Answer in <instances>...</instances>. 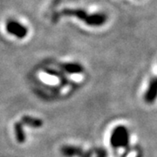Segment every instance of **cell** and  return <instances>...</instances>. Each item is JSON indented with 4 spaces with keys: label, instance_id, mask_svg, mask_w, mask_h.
Instances as JSON below:
<instances>
[{
    "label": "cell",
    "instance_id": "obj_1",
    "mask_svg": "<svg viewBox=\"0 0 157 157\" xmlns=\"http://www.w3.org/2000/svg\"><path fill=\"white\" fill-rule=\"evenodd\" d=\"M110 143L114 148L127 147L129 143V133L124 126H118L113 130L110 137Z\"/></svg>",
    "mask_w": 157,
    "mask_h": 157
},
{
    "label": "cell",
    "instance_id": "obj_2",
    "mask_svg": "<svg viewBox=\"0 0 157 157\" xmlns=\"http://www.w3.org/2000/svg\"><path fill=\"white\" fill-rule=\"evenodd\" d=\"M6 30L9 33L12 34L13 36L18 39H24L27 35V28L23 25L22 24L17 22L15 20H10L6 24Z\"/></svg>",
    "mask_w": 157,
    "mask_h": 157
},
{
    "label": "cell",
    "instance_id": "obj_3",
    "mask_svg": "<svg viewBox=\"0 0 157 157\" xmlns=\"http://www.w3.org/2000/svg\"><path fill=\"white\" fill-rule=\"evenodd\" d=\"M157 99V77L153 78L149 82L148 87L144 94V101L147 103L151 104Z\"/></svg>",
    "mask_w": 157,
    "mask_h": 157
},
{
    "label": "cell",
    "instance_id": "obj_4",
    "mask_svg": "<svg viewBox=\"0 0 157 157\" xmlns=\"http://www.w3.org/2000/svg\"><path fill=\"white\" fill-rule=\"evenodd\" d=\"M107 21V16L103 13H95L93 15H88L85 23L92 26H100Z\"/></svg>",
    "mask_w": 157,
    "mask_h": 157
},
{
    "label": "cell",
    "instance_id": "obj_5",
    "mask_svg": "<svg viewBox=\"0 0 157 157\" xmlns=\"http://www.w3.org/2000/svg\"><path fill=\"white\" fill-rule=\"evenodd\" d=\"M60 152L63 155L67 157H73V156H81L82 154L84 153L83 150L78 147L74 146H64L62 147Z\"/></svg>",
    "mask_w": 157,
    "mask_h": 157
},
{
    "label": "cell",
    "instance_id": "obj_6",
    "mask_svg": "<svg viewBox=\"0 0 157 157\" xmlns=\"http://www.w3.org/2000/svg\"><path fill=\"white\" fill-rule=\"evenodd\" d=\"M43 121L39 118H34L32 116H23L21 118V124L29 126L33 128H39L43 126Z\"/></svg>",
    "mask_w": 157,
    "mask_h": 157
},
{
    "label": "cell",
    "instance_id": "obj_7",
    "mask_svg": "<svg viewBox=\"0 0 157 157\" xmlns=\"http://www.w3.org/2000/svg\"><path fill=\"white\" fill-rule=\"evenodd\" d=\"M62 14L65 16H73L78 17V19L84 21L87 17V13L81 9H65L62 11Z\"/></svg>",
    "mask_w": 157,
    "mask_h": 157
},
{
    "label": "cell",
    "instance_id": "obj_8",
    "mask_svg": "<svg viewBox=\"0 0 157 157\" xmlns=\"http://www.w3.org/2000/svg\"><path fill=\"white\" fill-rule=\"evenodd\" d=\"M62 68L68 73H80L83 72V67L79 64H65L62 66Z\"/></svg>",
    "mask_w": 157,
    "mask_h": 157
},
{
    "label": "cell",
    "instance_id": "obj_9",
    "mask_svg": "<svg viewBox=\"0 0 157 157\" xmlns=\"http://www.w3.org/2000/svg\"><path fill=\"white\" fill-rule=\"evenodd\" d=\"M14 131H15V136L17 139V142L24 143L25 140V136L23 131V127L21 122H17L14 125Z\"/></svg>",
    "mask_w": 157,
    "mask_h": 157
},
{
    "label": "cell",
    "instance_id": "obj_10",
    "mask_svg": "<svg viewBox=\"0 0 157 157\" xmlns=\"http://www.w3.org/2000/svg\"><path fill=\"white\" fill-rule=\"evenodd\" d=\"M97 157H107V152L103 149H99L98 150V156Z\"/></svg>",
    "mask_w": 157,
    "mask_h": 157
},
{
    "label": "cell",
    "instance_id": "obj_11",
    "mask_svg": "<svg viewBox=\"0 0 157 157\" xmlns=\"http://www.w3.org/2000/svg\"><path fill=\"white\" fill-rule=\"evenodd\" d=\"M93 155V152L92 151H87V152H84L82 154L81 157H92Z\"/></svg>",
    "mask_w": 157,
    "mask_h": 157
},
{
    "label": "cell",
    "instance_id": "obj_12",
    "mask_svg": "<svg viewBox=\"0 0 157 157\" xmlns=\"http://www.w3.org/2000/svg\"><path fill=\"white\" fill-rule=\"evenodd\" d=\"M136 157H140V155H138V156H136Z\"/></svg>",
    "mask_w": 157,
    "mask_h": 157
}]
</instances>
